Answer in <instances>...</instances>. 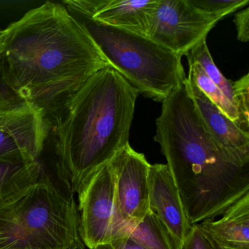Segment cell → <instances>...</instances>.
Segmentation results:
<instances>
[{
    "mask_svg": "<svg viewBox=\"0 0 249 249\" xmlns=\"http://www.w3.org/2000/svg\"><path fill=\"white\" fill-rule=\"evenodd\" d=\"M107 65L85 27L60 4L45 2L0 32L2 81L46 120Z\"/></svg>",
    "mask_w": 249,
    "mask_h": 249,
    "instance_id": "6da1fadb",
    "label": "cell"
},
{
    "mask_svg": "<svg viewBox=\"0 0 249 249\" xmlns=\"http://www.w3.org/2000/svg\"><path fill=\"white\" fill-rule=\"evenodd\" d=\"M154 141L160 144L192 225L221 216L249 193V162L224 151L198 113L186 85L162 102Z\"/></svg>",
    "mask_w": 249,
    "mask_h": 249,
    "instance_id": "7a4b0ae2",
    "label": "cell"
},
{
    "mask_svg": "<svg viewBox=\"0 0 249 249\" xmlns=\"http://www.w3.org/2000/svg\"><path fill=\"white\" fill-rule=\"evenodd\" d=\"M136 90L110 65L91 77L56 113L50 129L56 167L68 192L84 182L129 144Z\"/></svg>",
    "mask_w": 249,
    "mask_h": 249,
    "instance_id": "3957f363",
    "label": "cell"
},
{
    "mask_svg": "<svg viewBox=\"0 0 249 249\" xmlns=\"http://www.w3.org/2000/svg\"><path fill=\"white\" fill-rule=\"evenodd\" d=\"M73 195L43 173L0 206V249H84Z\"/></svg>",
    "mask_w": 249,
    "mask_h": 249,
    "instance_id": "277c9868",
    "label": "cell"
},
{
    "mask_svg": "<svg viewBox=\"0 0 249 249\" xmlns=\"http://www.w3.org/2000/svg\"><path fill=\"white\" fill-rule=\"evenodd\" d=\"M71 14L89 33L108 65L138 94L162 103L186 81L181 56L147 36Z\"/></svg>",
    "mask_w": 249,
    "mask_h": 249,
    "instance_id": "5b68a950",
    "label": "cell"
},
{
    "mask_svg": "<svg viewBox=\"0 0 249 249\" xmlns=\"http://www.w3.org/2000/svg\"><path fill=\"white\" fill-rule=\"evenodd\" d=\"M217 23L189 0H158L146 36L182 57L207 38Z\"/></svg>",
    "mask_w": 249,
    "mask_h": 249,
    "instance_id": "8992f818",
    "label": "cell"
},
{
    "mask_svg": "<svg viewBox=\"0 0 249 249\" xmlns=\"http://www.w3.org/2000/svg\"><path fill=\"white\" fill-rule=\"evenodd\" d=\"M78 194L81 238L85 247L96 249L114 237L117 209L110 161L93 173Z\"/></svg>",
    "mask_w": 249,
    "mask_h": 249,
    "instance_id": "52a82bcc",
    "label": "cell"
},
{
    "mask_svg": "<svg viewBox=\"0 0 249 249\" xmlns=\"http://www.w3.org/2000/svg\"><path fill=\"white\" fill-rule=\"evenodd\" d=\"M114 175L116 221H135L143 218L149 207L151 164L129 143L110 161ZM114 222V224H115Z\"/></svg>",
    "mask_w": 249,
    "mask_h": 249,
    "instance_id": "ba28073f",
    "label": "cell"
},
{
    "mask_svg": "<svg viewBox=\"0 0 249 249\" xmlns=\"http://www.w3.org/2000/svg\"><path fill=\"white\" fill-rule=\"evenodd\" d=\"M158 0H66L69 12L97 22L146 36L150 17Z\"/></svg>",
    "mask_w": 249,
    "mask_h": 249,
    "instance_id": "9c48e42d",
    "label": "cell"
},
{
    "mask_svg": "<svg viewBox=\"0 0 249 249\" xmlns=\"http://www.w3.org/2000/svg\"><path fill=\"white\" fill-rule=\"evenodd\" d=\"M150 210L164 226L179 249L192 228L167 164H151L148 176Z\"/></svg>",
    "mask_w": 249,
    "mask_h": 249,
    "instance_id": "30bf717a",
    "label": "cell"
},
{
    "mask_svg": "<svg viewBox=\"0 0 249 249\" xmlns=\"http://www.w3.org/2000/svg\"><path fill=\"white\" fill-rule=\"evenodd\" d=\"M186 85L198 113L211 136L231 157L249 162V134L240 130L205 95L189 73L186 77Z\"/></svg>",
    "mask_w": 249,
    "mask_h": 249,
    "instance_id": "8fae6325",
    "label": "cell"
},
{
    "mask_svg": "<svg viewBox=\"0 0 249 249\" xmlns=\"http://www.w3.org/2000/svg\"><path fill=\"white\" fill-rule=\"evenodd\" d=\"M214 249H249V193L230 207L219 219L196 224Z\"/></svg>",
    "mask_w": 249,
    "mask_h": 249,
    "instance_id": "7c38bea8",
    "label": "cell"
},
{
    "mask_svg": "<svg viewBox=\"0 0 249 249\" xmlns=\"http://www.w3.org/2000/svg\"><path fill=\"white\" fill-rule=\"evenodd\" d=\"M44 173L38 160L0 159V206L15 199Z\"/></svg>",
    "mask_w": 249,
    "mask_h": 249,
    "instance_id": "4fadbf2b",
    "label": "cell"
},
{
    "mask_svg": "<svg viewBox=\"0 0 249 249\" xmlns=\"http://www.w3.org/2000/svg\"><path fill=\"white\" fill-rule=\"evenodd\" d=\"M126 235L146 249H179L167 229L150 210L139 221H116L114 237Z\"/></svg>",
    "mask_w": 249,
    "mask_h": 249,
    "instance_id": "5bb4252c",
    "label": "cell"
},
{
    "mask_svg": "<svg viewBox=\"0 0 249 249\" xmlns=\"http://www.w3.org/2000/svg\"><path fill=\"white\" fill-rule=\"evenodd\" d=\"M206 39H202L196 46L188 51L183 56L187 58L188 63L199 64L208 77L212 80L213 82L219 88L234 106L233 81H230L224 76L214 63L207 45Z\"/></svg>",
    "mask_w": 249,
    "mask_h": 249,
    "instance_id": "9a60e30c",
    "label": "cell"
},
{
    "mask_svg": "<svg viewBox=\"0 0 249 249\" xmlns=\"http://www.w3.org/2000/svg\"><path fill=\"white\" fill-rule=\"evenodd\" d=\"M189 73L192 75L198 88L226 116L231 119L236 124L237 115L235 107L219 88L213 82L202 67L198 63H189Z\"/></svg>",
    "mask_w": 249,
    "mask_h": 249,
    "instance_id": "2e32d148",
    "label": "cell"
},
{
    "mask_svg": "<svg viewBox=\"0 0 249 249\" xmlns=\"http://www.w3.org/2000/svg\"><path fill=\"white\" fill-rule=\"evenodd\" d=\"M234 107L237 112L236 125L240 130L249 134V75L232 82Z\"/></svg>",
    "mask_w": 249,
    "mask_h": 249,
    "instance_id": "e0dca14e",
    "label": "cell"
},
{
    "mask_svg": "<svg viewBox=\"0 0 249 249\" xmlns=\"http://www.w3.org/2000/svg\"><path fill=\"white\" fill-rule=\"evenodd\" d=\"M191 3L208 17L219 21L224 17L247 6L249 0H189Z\"/></svg>",
    "mask_w": 249,
    "mask_h": 249,
    "instance_id": "ac0fdd59",
    "label": "cell"
},
{
    "mask_svg": "<svg viewBox=\"0 0 249 249\" xmlns=\"http://www.w3.org/2000/svg\"><path fill=\"white\" fill-rule=\"evenodd\" d=\"M36 107H37L24 103L21 106L10 110H0V154L2 151L5 136L4 127L24 117Z\"/></svg>",
    "mask_w": 249,
    "mask_h": 249,
    "instance_id": "d6986e66",
    "label": "cell"
},
{
    "mask_svg": "<svg viewBox=\"0 0 249 249\" xmlns=\"http://www.w3.org/2000/svg\"><path fill=\"white\" fill-rule=\"evenodd\" d=\"M181 249H214V248L196 224H194Z\"/></svg>",
    "mask_w": 249,
    "mask_h": 249,
    "instance_id": "ffe728a7",
    "label": "cell"
},
{
    "mask_svg": "<svg viewBox=\"0 0 249 249\" xmlns=\"http://www.w3.org/2000/svg\"><path fill=\"white\" fill-rule=\"evenodd\" d=\"M234 23L239 41L247 43L249 40V7L238 11L234 15Z\"/></svg>",
    "mask_w": 249,
    "mask_h": 249,
    "instance_id": "44dd1931",
    "label": "cell"
},
{
    "mask_svg": "<svg viewBox=\"0 0 249 249\" xmlns=\"http://www.w3.org/2000/svg\"><path fill=\"white\" fill-rule=\"evenodd\" d=\"M24 102L20 100L2 81L0 77V110H10L21 106Z\"/></svg>",
    "mask_w": 249,
    "mask_h": 249,
    "instance_id": "7402d4cb",
    "label": "cell"
},
{
    "mask_svg": "<svg viewBox=\"0 0 249 249\" xmlns=\"http://www.w3.org/2000/svg\"><path fill=\"white\" fill-rule=\"evenodd\" d=\"M96 249H146L126 235L119 236Z\"/></svg>",
    "mask_w": 249,
    "mask_h": 249,
    "instance_id": "603a6c76",
    "label": "cell"
},
{
    "mask_svg": "<svg viewBox=\"0 0 249 249\" xmlns=\"http://www.w3.org/2000/svg\"><path fill=\"white\" fill-rule=\"evenodd\" d=\"M0 32H1V30H0Z\"/></svg>",
    "mask_w": 249,
    "mask_h": 249,
    "instance_id": "cb8c5ba5",
    "label": "cell"
}]
</instances>
